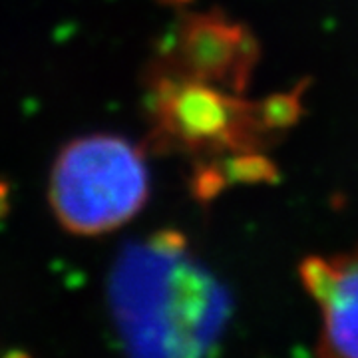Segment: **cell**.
<instances>
[{
  "instance_id": "obj_1",
  "label": "cell",
  "mask_w": 358,
  "mask_h": 358,
  "mask_svg": "<svg viewBox=\"0 0 358 358\" xmlns=\"http://www.w3.org/2000/svg\"><path fill=\"white\" fill-rule=\"evenodd\" d=\"M110 305L131 358H207L229 317L225 289L171 233L122 251Z\"/></svg>"
},
{
  "instance_id": "obj_2",
  "label": "cell",
  "mask_w": 358,
  "mask_h": 358,
  "mask_svg": "<svg viewBox=\"0 0 358 358\" xmlns=\"http://www.w3.org/2000/svg\"><path fill=\"white\" fill-rule=\"evenodd\" d=\"M150 199V169L141 150L124 136L88 134L58 152L48 178L56 223L76 237L124 227Z\"/></svg>"
},
{
  "instance_id": "obj_3",
  "label": "cell",
  "mask_w": 358,
  "mask_h": 358,
  "mask_svg": "<svg viewBox=\"0 0 358 358\" xmlns=\"http://www.w3.org/2000/svg\"><path fill=\"white\" fill-rule=\"evenodd\" d=\"M301 277L322 310L319 358H358V247L334 257H308Z\"/></svg>"
},
{
  "instance_id": "obj_4",
  "label": "cell",
  "mask_w": 358,
  "mask_h": 358,
  "mask_svg": "<svg viewBox=\"0 0 358 358\" xmlns=\"http://www.w3.org/2000/svg\"><path fill=\"white\" fill-rule=\"evenodd\" d=\"M10 358H26V357H22V355H14V357H10Z\"/></svg>"
}]
</instances>
